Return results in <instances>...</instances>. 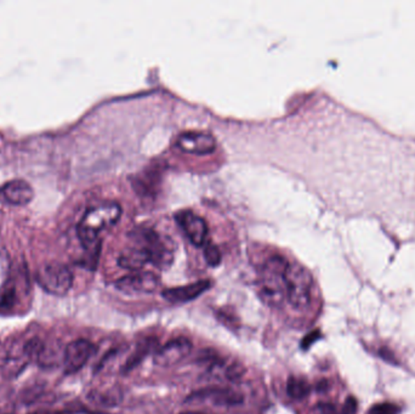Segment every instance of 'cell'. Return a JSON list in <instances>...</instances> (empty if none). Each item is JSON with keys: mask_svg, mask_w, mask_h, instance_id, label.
<instances>
[{"mask_svg": "<svg viewBox=\"0 0 415 414\" xmlns=\"http://www.w3.org/2000/svg\"><path fill=\"white\" fill-rule=\"evenodd\" d=\"M401 412V408L392 402H380L374 405L368 414H398Z\"/></svg>", "mask_w": 415, "mask_h": 414, "instance_id": "obj_20", "label": "cell"}, {"mask_svg": "<svg viewBox=\"0 0 415 414\" xmlns=\"http://www.w3.org/2000/svg\"><path fill=\"white\" fill-rule=\"evenodd\" d=\"M31 362L27 348H26V340L24 342H16L10 344L8 348H5L3 353V358L0 361L1 371L5 376H17L24 367Z\"/></svg>", "mask_w": 415, "mask_h": 414, "instance_id": "obj_9", "label": "cell"}, {"mask_svg": "<svg viewBox=\"0 0 415 414\" xmlns=\"http://www.w3.org/2000/svg\"><path fill=\"white\" fill-rule=\"evenodd\" d=\"M150 348H151V340H148L147 343L141 344L140 346H137L136 351L132 353L130 358H127L125 366H124V371H132V368L141 362Z\"/></svg>", "mask_w": 415, "mask_h": 414, "instance_id": "obj_19", "label": "cell"}, {"mask_svg": "<svg viewBox=\"0 0 415 414\" xmlns=\"http://www.w3.org/2000/svg\"><path fill=\"white\" fill-rule=\"evenodd\" d=\"M37 279L44 291L54 296H65L73 284V273L66 265L49 263L39 268Z\"/></svg>", "mask_w": 415, "mask_h": 414, "instance_id": "obj_5", "label": "cell"}, {"mask_svg": "<svg viewBox=\"0 0 415 414\" xmlns=\"http://www.w3.org/2000/svg\"><path fill=\"white\" fill-rule=\"evenodd\" d=\"M194 400H210L217 406H237L242 404L243 397L236 391L226 388H205L189 396V401Z\"/></svg>", "mask_w": 415, "mask_h": 414, "instance_id": "obj_14", "label": "cell"}, {"mask_svg": "<svg viewBox=\"0 0 415 414\" xmlns=\"http://www.w3.org/2000/svg\"><path fill=\"white\" fill-rule=\"evenodd\" d=\"M89 399L94 402L95 405L114 407L122 402V392L116 389L94 390L90 392Z\"/></svg>", "mask_w": 415, "mask_h": 414, "instance_id": "obj_16", "label": "cell"}, {"mask_svg": "<svg viewBox=\"0 0 415 414\" xmlns=\"http://www.w3.org/2000/svg\"><path fill=\"white\" fill-rule=\"evenodd\" d=\"M377 355H379L382 360H385L386 362L395 363V365L397 363L396 358H395V355H393V353H392L391 351H390V350H389L387 348H380V350H379V353H377Z\"/></svg>", "mask_w": 415, "mask_h": 414, "instance_id": "obj_24", "label": "cell"}, {"mask_svg": "<svg viewBox=\"0 0 415 414\" xmlns=\"http://www.w3.org/2000/svg\"><path fill=\"white\" fill-rule=\"evenodd\" d=\"M159 286V279L155 273L146 271H136L124 276L116 282L119 292L127 296H142L156 292Z\"/></svg>", "mask_w": 415, "mask_h": 414, "instance_id": "obj_6", "label": "cell"}, {"mask_svg": "<svg viewBox=\"0 0 415 414\" xmlns=\"http://www.w3.org/2000/svg\"><path fill=\"white\" fill-rule=\"evenodd\" d=\"M34 197V190L24 180H11L0 187V202L9 206H26Z\"/></svg>", "mask_w": 415, "mask_h": 414, "instance_id": "obj_11", "label": "cell"}, {"mask_svg": "<svg viewBox=\"0 0 415 414\" xmlns=\"http://www.w3.org/2000/svg\"><path fill=\"white\" fill-rule=\"evenodd\" d=\"M17 300V294L13 284H8L0 289V312L8 314L14 309Z\"/></svg>", "mask_w": 415, "mask_h": 414, "instance_id": "obj_18", "label": "cell"}, {"mask_svg": "<svg viewBox=\"0 0 415 414\" xmlns=\"http://www.w3.org/2000/svg\"><path fill=\"white\" fill-rule=\"evenodd\" d=\"M288 261L281 255H274L260 268L258 294L265 304L279 306L287 299L285 296V271Z\"/></svg>", "mask_w": 415, "mask_h": 414, "instance_id": "obj_2", "label": "cell"}, {"mask_svg": "<svg viewBox=\"0 0 415 414\" xmlns=\"http://www.w3.org/2000/svg\"><path fill=\"white\" fill-rule=\"evenodd\" d=\"M341 414H354L357 411V401L354 397H349L341 408Z\"/></svg>", "mask_w": 415, "mask_h": 414, "instance_id": "obj_23", "label": "cell"}, {"mask_svg": "<svg viewBox=\"0 0 415 414\" xmlns=\"http://www.w3.org/2000/svg\"><path fill=\"white\" fill-rule=\"evenodd\" d=\"M178 147L191 155H209L217 148V141L207 132H189L180 135Z\"/></svg>", "mask_w": 415, "mask_h": 414, "instance_id": "obj_12", "label": "cell"}, {"mask_svg": "<svg viewBox=\"0 0 415 414\" xmlns=\"http://www.w3.org/2000/svg\"><path fill=\"white\" fill-rule=\"evenodd\" d=\"M321 338V333L316 330V332H312L310 335H306V338L302 340V348H307L311 345L313 342H316L317 339Z\"/></svg>", "mask_w": 415, "mask_h": 414, "instance_id": "obj_25", "label": "cell"}, {"mask_svg": "<svg viewBox=\"0 0 415 414\" xmlns=\"http://www.w3.org/2000/svg\"><path fill=\"white\" fill-rule=\"evenodd\" d=\"M204 258H205L207 263L210 266H217L219 263H221V253H220L219 248L212 245V243L205 245V248H204Z\"/></svg>", "mask_w": 415, "mask_h": 414, "instance_id": "obj_21", "label": "cell"}, {"mask_svg": "<svg viewBox=\"0 0 415 414\" xmlns=\"http://www.w3.org/2000/svg\"><path fill=\"white\" fill-rule=\"evenodd\" d=\"M122 207L117 202H102L89 208L77 227V233L85 248H91L102 231L118 222Z\"/></svg>", "mask_w": 415, "mask_h": 414, "instance_id": "obj_1", "label": "cell"}, {"mask_svg": "<svg viewBox=\"0 0 415 414\" xmlns=\"http://www.w3.org/2000/svg\"><path fill=\"white\" fill-rule=\"evenodd\" d=\"M212 287V282L208 279H202L198 282L191 283L182 287L169 288L162 293L163 298L173 304L187 302L201 297L203 293L207 292Z\"/></svg>", "mask_w": 415, "mask_h": 414, "instance_id": "obj_13", "label": "cell"}, {"mask_svg": "<svg viewBox=\"0 0 415 414\" xmlns=\"http://www.w3.org/2000/svg\"><path fill=\"white\" fill-rule=\"evenodd\" d=\"M175 219L194 245L202 247L205 245L208 238V226L203 217L189 210H185V212L178 213Z\"/></svg>", "mask_w": 415, "mask_h": 414, "instance_id": "obj_10", "label": "cell"}, {"mask_svg": "<svg viewBox=\"0 0 415 414\" xmlns=\"http://www.w3.org/2000/svg\"><path fill=\"white\" fill-rule=\"evenodd\" d=\"M181 414H203V413H196V412H185V413Z\"/></svg>", "mask_w": 415, "mask_h": 414, "instance_id": "obj_26", "label": "cell"}, {"mask_svg": "<svg viewBox=\"0 0 415 414\" xmlns=\"http://www.w3.org/2000/svg\"><path fill=\"white\" fill-rule=\"evenodd\" d=\"M312 277L300 263H289L285 271V296L295 309H305L311 301Z\"/></svg>", "mask_w": 415, "mask_h": 414, "instance_id": "obj_3", "label": "cell"}, {"mask_svg": "<svg viewBox=\"0 0 415 414\" xmlns=\"http://www.w3.org/2000/svg\"><path fill=\"white\" fill-rule=\"evenodd\" d=\"M94 350V344L85 339H78L68 344L63 353L65 373L75 374L79 372L93 356Z\"/></svg>", "mask_w": 415, "mask_h": 414, "instance_id": "obj_7", "label": "cell"}, {"mask_svg": "<svg viewBox=\"0 0 415 414\" xmlns=\"http://www.w3.org/2000/svg\"><path fill=\"white\" fill-rule=\"evenodd\" d=\"M147 263H151L148 252L142 245H136V243L123 250L118 259L119 266L134 271V273L140 271Z\"/></svg>", "mask_w": 415, "mask_h": 414, "instance_id": "obj_15", "label": "cell"}, {"mask_svg": "<svg viewBox=\"0 0 415 414\" xmlns=\"http://www.w3.org/2000/svg\"><path fill=\"white\" fill-rule=\"evenodd\" d=\"M310 390L311 388L306 379H304L302 376H289L287 381V394L292 397V400L305 399L310 394Z\"/></svg>", "mask_w": 415, "mask_h": 414, "instance_id": "obj_17", "label": "cell"}, {"mask_svg": "<svg viewBox=\"0 0 415 414\" xmlns=\"http://www.w3.org/2000/svg\"><path fill=\"white\" fill-rule=\"evenodd\" d=\"M318 410L322 414H341V411L336 406L329 402H321L318 405Z\"/></svg>", "mask_w": 415, "mask_h": 414, "instance_id": "obj_22", "label": "cell"}, {"mask_svg": "<svg viewBox=\"0 0 415 414\" xmlns=\"http://www.w3.org/2000/svg\"><path fill=\"white\" fill-rule=\"evenodd\" d=\"M191 351H192L191 340L181 337L171 340L158 348L153 356V361L157 366H162V367L174 366L176 363L181 362L185 358H187Z\"/></svg>", "mask_w": 415, "mask_h": 414, "instance_id": "obj_8", "label": "cell"}, {"mask_svg": "<svg viewBox=\"0 0 415 414\" xmlns=\"http://www.w3.org/2000/svg\"><path fill=\"white\" fill-rule=\"evenodd\" d=\"M132 237L136 242L148 252L151 263L157 268H168L174 260V245L173 240L166 237H162L156 231L151 229H139L132 232Z\"/></svg>", "mask_w": 415, "mask_h": 414, "instance_id": "obj_4", "label": "cell"}]
</instances>
